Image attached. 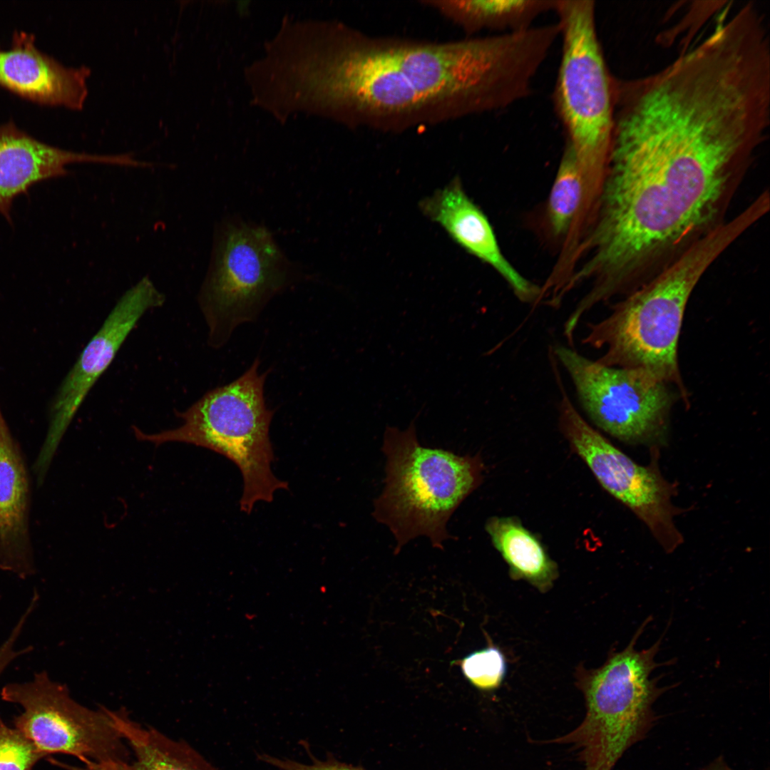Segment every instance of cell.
<instances>
[{"mask_svg": "<svg viewBox=\"0 0 770 770\" xmlns=\"http://www.w3.org/2000/svg\"><path fill=\"white\" fill-rule=\"evenodd\" d=\"M755 158L694 112L615 126L581 274L607 296L638 288L727 220Z\"/></svg>", "mask_w": 770, "mask_h": 770, "instance_id": "6da1fadb", "label": "cell"}, {"mask_svg": "<svg viewBox=\"0 0 770 770\" xmlns=\"http://www.w3.org/2000/svg\"><path fill=\"white\" fill-rule=\"evenodd\" d=\"M535 71L519 33L438 41L374 36L329 20L304 81L315 114L399 133L506 108L530 95Z\"/></svg>", "mask_w": 770, "mask_h": 770, "instance_id": "7a4b0ae2", "label": "cell"}, {"mask_svg": "<svg viewBox=\"0 0 770 770\" xmlns=\"http://www.w3.org/2000/svg\"><path fill=\"white\" fill-rule=\"evenodd\" d=\"M740 212L697 241L667 267L587 324L581 343L605 348L598 363L638 369L674 386L684 402L688 392L678 361V344L689 299L705 272L751 226Z\"/></svg>", "mask_w": 770, "mask_h": 770, "instance_id": "3957f363", "label": "cell"}, {"mask_svg": "<svg viewBox=\"0 0 770 770\" xmlns=\"http://www.w3.org/2000/svg\"><path fill=\"white\" fill-rule=\"evenodd\" d=\"M382 451L385 485L374 502L373 516L389 527L398 551L419 536L441 548L450 538L448 520L481 483L480 456L421 446L414 421L404 431L388 426Z\"/></svg>", "mask_w": 770, "mask_h": 770, "instance_id": "277c9868", "label": "cell"}, {"mask_svg": "<svg viewBox=\"0 0 770 770\" xmlns=\"http://www.w3.org/2000/svg\"><path fill=\"white\" fill-rule=\"evenodd\" d=\"M562 50L553 93L554 108L585 185L599 192L606 175L613 128L614 76L596 25L592 0H555Z\"/></svg>", "mask_w": 770, "mask_h": 770, "instance_id": "5b68a950", "label": "cell"}, {"mask_svg": "<svg viewBox=\"0 0 770 770\" xmlns=\"http://www.w3.org/2000/svg\"><path fill=\"white\" fill-rule=\"evenodd\" d=\"M260 361L235 381L206 393L184 411L176 412L183 422L178 428L146 433L133 427L140 441L158 445L183 442L220 453L240 470L243 493L240 510L250 514L256 503L272 502L274 493L288 489L271 469L274 453L269 429L274 411L266 407Z\"/></svg>", "mask_w": 770, "mask_h": 770, "instance_id": "8992f818", "label": "cell"}, {"mask_svg": "<svg viewBox=\"0 0 770 770\" xmlns=\"http://www.w3.org/2000/svg\"><path fill=\"white\" fill-rule=\"evenodd\" d=\"M647 623L622 651L612 653L602 666L581 679L586 704L583 720L547 741L570 746L584 770H612L656 722L653 705L666 688L659 687L657 679L650 676L662 664L655 660L661 639L648 649H635Z\"/></svg>", "mask_w": 770, "mask_h": 770, "instance_id": "52a82bcc", "label": "cell"}, {"mask_svg": "<svg viewBox=\"0 0 770 770\" xmlns=\"http://www.w3.org/2000/svg\"><path fill=\"white\" fill-rule=\"evenodd\" d=\"M295 276L296 267L267 228L235 217L223 220L199 295L210 344H224L236 326L254 319Z\"/></svg>", "mask_w": 770, "mask_h": 770, "instance_id": "ba28073f", "label": "cell"}, {"mask_svg": "<svg viewBox=\"0 0 770 770\" xmlns=\"http://www.w3.org/2000/svg\"><path fill=\"white\" fill-rule=\"evenodd\" d=\"M551 349L600 429L630 444L656 448L666 439L675 399L669 384L641 369L601 364L573 347L558 344Z\"/></svg>", "mask_w": 770, "mask_h": 770, "instance_id": "9c48e42d", "label": "cell"}, {"mask_svg": "<svg viewBox=\"0 0 770 770\" xmlns=\"http://www.w3.org/2000/svg\"><path fill=\"white\" fill-rule=\"evenodd\" d=\"M1 695L21 707L15 728L43 756L66 754L83 763L128 760L126 743L111 710L82 706L71 698L66 685L52 680L46 671L34 673L28 682L6 684Z\"/></svg>", "mask_w": 770, "mask_h": 770, "instance_id": "30bf717a", "label": "cell"}, {"mask_svg": "<svg viewBox=\"0 0 770 770\" xmlns=\"http://www.w3.org/2000/svg\"><path fill=\"white\" fill-rule=\"evenodd\" d=\"M558 389L559 427L572 450L600 485L647 526L667 553L674 551L683 543L674 521L679 509L672 501L674 486L659 471L657 455L648 466L638 465L585 420L564 386Z\"/></svg>", "mask_w": 770, "mask_h": 770, "instance_id": "8fae6325", "label": "cell"}, {"mask_svg": "<svg viewBox=\"0 0 770 770\" xmlns=\"http://www.w3.org/2000/svg\"><path fill=\"white\" fill-rule=\"evenodd\" d=\"M165 299V295L148 276L143 277L118 299L53 398L46 436L32 468L37 477H46L59 444L81 404L140 319L147 311L162 306Z\"/></svg>", "mask_w": 770, "mask_h": 770, "instance_id": "7c38bea8", "label": "cell"}, {"mask_svg": "<svg viewBox=\"0 0 770 770\" xmlns=\"http://www.w3.org/2000/svg\"><path fill=\"white\" fill-rule=\"evenodd\" d=\"M34 34L16 31L9 49H0V87L36 103L83 108L91 71L67 67L39 50Z\"/></svg>", "mask_w": 770, "mask_h": 770, "instance_id": "4fadbf2b", "label": "cell"}, {"mask_svg": "<svg viewBox=\"0 0 770 770\" xmlns=\"http://www.w3.org/2000/svg\"><path fill=\"white\" fill-rule=\"evenodd\" d=\"M97 163L129 167L128 153L95 155L64 150L38 140L13 120L0 125V213L12 223L14 200L42 181L68 175L66 165Z\"/></svg>", "mask_w": 770, "mask_h": 770, "instance_id": "5bb4252c", "label": "cell"}, {"mask_svg": "<svg viewBox=\"0 0 770 770\" xmlns=\"http://www.w3.org/2000/svg\"><path fill=\"white\" fill-rule=\"evenodd\" d=\"M421 206L457 244L492 267L520 302L538 304L540 287L523 277L505 259L488 220L467 195L459 179L423 200Z\"/></svg>", "mask_w": 770, "mask_h": 770, "instance_id": "9a60e30c", "label": "cell"}, {"mask_svg": "<svg viewBox=\"0 0 770 770\" xmlns=\"http://www.w3.org/2000/svg\"><path fill=\"white\" fill-rule=\"evenodd\" d=\"M31 480L0 404V570L26 579L36 570L30 530Z\"/></svg>", "mask_w": 770, "mask_h": 770, "instance_id": "2e32d148", "label": "cell"}, {"mask_svg": "<svg viewBox=\"0 0 770 770\" xmlns=\"http://www.w3.org/2000/svg\"><path fill=\"white\" fill-rule=\"evenodd\" d=\"M114 724L135 760L88 761L68 770H220L187 742L177 741L132 720L125 712H111Z\"/></svg>", "mask_w": 770, "mask_h": 770, "instance_id": "e0dca14e", "label": "cell"}, {"mask_svg": "<svg viewBox=\"0 0 770 770\" xmlns=\"http://www.w3.org/2000/svg\"><path fill=\"white\" fill-rule=\"evenodd\" d=\"M461 29L466 37L482 31L516 33L533 27L541 15L553 11L555 0H422Z\"/></svg>", "mask_w": 770, "mask_h": 770, "instance_id": "ac0fdd59", "label": "cell"}, {"mask_svg": "<svg viewBox=\"0 0 770 770\" xmlns=\"http://www.w3.org/2000/svg\"><path fill=\"white\" fill-rule=\"evenodd\" d=\"M485 529L508 565L514 580H525L540 592L550 589L558 576L557 564L538 538L515 517L493 516Z\"/></svg>", "mask_w": 770, "mask_h": 770, "instance_id": "d6986e66", "label": "cell"}, {"mask_svg": "<svg viewBox=\"0 0 770 770\" xmlns=\"http://www.w3.org/2000/svg\"><path fill=\"white\" fill-rule=\"evenodd\" d=\"M547 220L550 234L563 243L560 255H570L585 227V187L577 158L566 143L550 192Z\"/></svg>", "mask_w": 770, "mask_h": 770, "instance_id": "ffe728a7", "label": "cell"}, {"mask_svg": "<svg viewBox=\"0 0 770 770\" xmlns=\"http://www.w3.org/2000/svg\"><path fill=\"white\" fill-rule=\"evenodd\" d=\"M460 662L465 677L480 690L497 689L506 673L505 657L502 652L494 646L475 651Z\"/></svg>", "mask_w": 770, "mask_h": 770, "instance_id": "44dd1931", "label": "cell"}, {"mask_svg": "<svg viewBox=\"0 0 770 770\" xmlns=\"http://www.w3.org/2000/svg\"><path fill=\"white\" fill-rule=\"evenodd\" d=\"M43 757L19 730L0 724V770H31Z\"/></svg>", "mask_w": 770, "mask_h": 770, "instance_id": "7402d4cb", "label": "cell"}, {"mask_svg": "<svg viewBox=\"0 0 770 770\" xmlns=\"http://www.w3.org/2000/svg\"><path fill=\"white\" fill-rule=\"evenodd\" d=\"M301 744L309 759V762L270 754L266 759V764L277 770H365L340 761L332 754H327L326 759H319L312 753L307 741L303 740Z\"/></svg>", "mask_w": 770, "mask_h": 770, "instance_id": "603a6c76", "label": "cell"}, {"mask_svg": "<svg viewBox=\"0 0 770 770\" xmlns=\"http://www.w3.org/2000/svg\"><path fill=\"white\" fill-rule=\"evenodd\" d=\"M24 626V622L19 621L6 640L0 645V676L15 659L32 650V647L30 646L21 650H16L15 644L18 641Z\"/></svg>", "mask_w": 770, "mask_h": 770, "instance_id": "cb8c5ba5", "label": "cell"}, {"mask_svg": "<svg viewBox=\"0 0 770 770\" xmlns=\"http://www.w3.org/2000/svg\"><path fill=\"white\" fill-rule=\"evenodd\" d=\"M702 770H736L733 769L722 757L715 759Z\"/></svg>", "mask_w": 770, "mask_h": 770, "instance_id": "d4e9b609", "label": "cell"}]
</instances>
